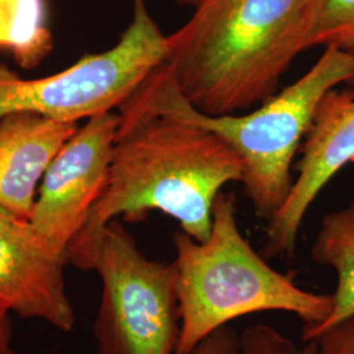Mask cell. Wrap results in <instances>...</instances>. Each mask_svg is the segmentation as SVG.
<instances>
[{"instance_id":"cell-1","label":"cell","mask_w":354,"mask_h":354,"mask_svg":"<svg viewBox=\"0 0 354 354\" xmlns=\"http://www.w3.org/2000/svg\"><path fill=\"white\" fill-rule=\"evenodd\" d=\"M118 114L106 187L67 250V261L84 272L104 228L120 218L140 222L162 212L194 241H206L216 197L244 174L239 155L205 127L127 105Z\"/></svg>"},{"instance_id":"cell-2","label":"cell","mask_w":354,"mask_h":354,"mask_svg":"<svg viewBox=\"0 0 354 354\" xmlns=\"http://www.w3.org/2000/svg\"><path fill=\"white\" fill-rule=\"evenodd\" d=\"M314 0H205L167 36L165 64L203 113L247 112L279 92L299 53Z\"/></svg>"},{"instance_id":"cell-3","label":"cell","mask_w":354,"mask_h":354,"mask_svg":"<svg viewBox=\"0 0 354 354\" xmlns=\"http://www.w3.org/2000/svg\"><path fill=\"white\" fill-rule=\"evenodd\" d=\"M342 84L354 87V55L328 46L302 77L241 115H213L194 108L180 92L165 64L122 105L167 114L221 137L243 162L241 184L254 214L268 222L292 189V162L311 127L319 102L328 91Z\"/></svg>"},{"instance_id":"cell-4","label":"cell","mask_w":354,"mask_h":354,"mask_svg":"<svg viewBox=\"0 0 354 354\" xmlns=\"http://www.w3.org/2000/svg\"><path fill=\"white\" fill-rule=\"evenodd\" d=\"M180 337L176 354H188L216 329L259 313H289L302 330L323 324L333 308L332 294L304 290L295 272H279L243 236L238 200L221 193L213 209V227L205 241L181 230L174 234Z\"/></svg>"},{"instance_id":"cell-5","label":"cell","mask_w":354,"mask_h":354,"mask_svg":"<svg viewBox=\"0 0 354 354\" xmlns=\"http://www.w3.org/2000/svg\"><path fill=\"white\" fill-rule=\"evenodd\" d=\"M130 26L113 48L82 57L64 71L24 79L0 64V118L37 113L75 122L118 109L167 61V36L145 0H133Z\"/></svg>"},{"instance_id":"cell-6","label":"cell","mask_w":354,"mask_h":354,"mask_svg":"<svg viewBox=\"0 0 354 354\" xmlns=\"http://www.w3.org/2000/svg\"><path fill=\"white\" fill-rule=\"evenodd\" d=\"M91 270L102 281L97 354H176L180 311L174 263L149 259L115 219L99 238Z\"/></svg>"},{"instance_id":"cell-7","label":"cell","mask_w":354,"mask_h":354,"mask_svg":"<svg viewBox=\"0 0 354 354\" xmlns=\"http://www.w3.org/2000/svg\"><path fill=\"white\" fill-rule=\"evenodd\" d=\"M118 124L115 112L86 120L46 169L28 221L46 252L67 259L68 247L87 223L106 187Z\"/></svg>"},{"instance_id":"cell-8","label":"cell","mask_w":354,"mask_h":354,"mask_svg":"<svg viewBox=\"0 0 354 354\" xmlns=\"http://www.w3.org/2000/svg\"><path fill=\"white\" fill-rule=\"evenodd\" d=\"M298 176L288 200L266 227L263 256L291 259L304 216L317 196L345 165L354 162V89L328 91L319 102L301 146Z\"/></svg>"},{"instance_id":"cell-9","label":"cell","mask_w":354,"mask_h":354,"mask_svg":"<svg viewBox=\"0 0 354 354\" xmlns=\"http://www.w3.org/2000/svg\"><path fill=\"white\" fill-rule=\"evenodd\" d=\"M66 264L67 259L46 252L32 238L0 235V315L73 330L75 311L66 290Z\"/></svg>"},{"instance_id":"cell-10","label":"cell","mask_w":354,"mask_h":354,"mask_svg":"<svg viewBox=\"0 0 354 354\" xmlns=\"http://www.w3.org/2000/svg\"><path fill=\"white\" fill-rule=\"evenodd\" d=\"M77 124L37 113H12L0 118V206L29 221L36 190L55 155Z\"/></svg>"},{"instance_id":"cell-11","label":"cell","mask_w":354,"mask_h":354,"mask_svg":"<svg viewBox=\"0 0 354 354\" xmlns=\"http://www.w3.org/2000/svg\"><path fill=\"white\" fill-rule=\"evenodd\" d=\"M311 257L336 274L333 308L317 328L302 330L301 342H311L323 330L354 315V194L348 206L324 215L311 247Z\"/></svg>"},{"instance_id":"cell-12","label":"cell","mask_w":354,"mask_h":354,"mask_svg":"<svg viewBox=\"0 0 354 354\" xmlns=\"http://www.w3.org/2000/svg\"><path fill=\"white\" fill-rule=\"evenodd\" d=\"M333 46L354 55V0H314L304 50Z\"/></svg>"},{"instance_id":"cell-13","label":"cell","mask_w":354,"mask_h":354,"mask_svg":"<svg viewBox=\"0 0 354 354\" xmlns=\"http://www.w3.org/2000/svg\"><path fill=\"white\" fill-rule=\"evenodd\" d=\"M45 0H0V44L38 46L49 42Z\"/></svg>"},{"instance_id":"cell-14","label":"cell","mask_w":354,"mask_h":354,"mask_svg":"<svg viewBox=\"0 0 354 354\" xmlns=\"http://www.w3.org/2000/svg\"><path fill=\"white\" fill-rule=\"evenodd\" d=\"M241 342L243 354H317L314 340L298 345L268 324H254L244 329Z\"/></svg>"},{"instance_id":"cell-15","label":"cell","mask_w":354,"mask_h":354,"mask_svg":"<svg viewBox=\"0 0 354 354\" xmlns=\"http://www.w3.org/2000/svg\"><path fill=\"white\" fill-rule=\"evenodd\" d=\"M314 342L317 354H354V315L320 332Z\"/></svg>"},{"instance_id":"cell-16","label":"cell","mask_w":354,"mask_h":354,"mask_svg":"<svg viewBox=\"0 0 354 354\" xmlns=\"http://www.w3.org/2000/svg\"><path fill=\"white\" fill-rule=\"evenodd\" d=\"M188 354H243L241 335L230 326L216 329Z\"/></svg>"},{"instance_id":"cell-17","label":"cell","mask_w":354,"mask_h":354,"mask_svg":"<svg viewBox=\"0 0 354 354\" xmlns=\"http://www.w3.org/2000/svg\"><path fill=\"white\" fill-rule=\"evenodd\" d=\"M0 235L35 239L29 222L16 216L11 212L3 209L1 206H0Z\"/></svg>"},{"instance_id":"cell-18","label":"cell","mask_w":354,"mask_h":354,"mask_svg":"<svg viewBox=\"0 0 354 354\" xmlns=\"http://www.w3.org/2000/svg\"><path fill=\"white\" fill-rule=\"evenodd\" d=\"M0 354H20L13 346V327L10 315H0Z\"/></svg>"},{"instance_id":"cell-19","label":"cell","mask_w":354,"mask_h":354,"mask_svg":"<svg viewBox=\"0 0 354 354\" xmlns=\"http://www.w3.org/2000/svg\"><path fill=\"white\" fill-rule=\"evenodd\" d=\"M203 1L205 0H176L177 4H180L183 7H190V8H193V11L197 10Z\"/></svg>"}]
</instances>
